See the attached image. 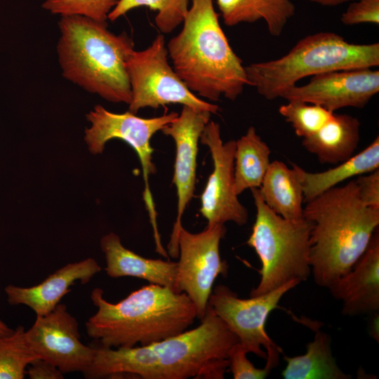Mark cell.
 <instances>
[{
	"instance_id": "277c9868",
	"label": "cell",
	"mask_w": 379,
	"mask_h": 379,
	"mask_svg": "<svg viewBox=\"0 0 379 379\" xmlns=\"http://www.w3.org/2000/svg\"><path fill=\"white\" fill-rule=\"evenodd\" d=\"M58 27L56 51L62 77L107 101L128 105L126 62L134 50L132 39L112 32L107 22L79 15L62 16Z\"/></svg>"
},
{
	"instance_id": "9c48e42d",
	"label": "cell",
	"mask_w": 379,
	"mask_h": 379,
	"mask_svg": "<svg viewBox=\"0 0 379 379\" xmlns=\"http://www.w3.org/2000/svg\"><path fill=\"white\" fill-rule=\"evenodd\" d=\"M300 284L292 281L268 293L244 299L228 286H216L208 299V305L238 338L249 352L266 359L274 368L279 364L281 349L270 338L265 324L270 312L279 307L282 297Z\"/></svg>"
},
{
	"instance_id": "d6986e66",
	"label": "cell",
	"mask_w": 379,
	"mask_h": 379,
	"mask_svg": "<svg viewBox=\"0 0 379 379\" xmlns=\"http://www.w3.org/2000/svg\"><path fill=\"white\" fill-rule=\"evenodd\" d=\"M293 167L300 180L304 202H308L346 180L378 169L379 137L359 153L325 171L308 172L296 164Z\"/></svg>"
},
{
	"instance_id": "30bf717a",
	"label": "cell",
	"mask_w": 379,
	"mask_h": 379,
	"mask_svg": "<svg viewBox=\"0 0 379 379\" xmlns=\"http://www.w3.org/2000/svg\"><path fill=\"white\" fill-rule=\"evenodd\" d=\"M226 231L224 224L207 225L199 233L183 227L179 231V261L172 289L190 298L200 319L206 313L215 279L227 275L228 265L220 254V243Z\"/></svg>"
},
{
	"instance_id": "f1b7e54d",
	"label": "cell",
	"mask_w": 379,
	"mask_h": 379,
	"mask_svg": "<svg viewBox=\"0 0 379 379\" xmlns=\"http://www.w3.org/2000/svg\"><path fill=\"white\" fill-rule=\"evenodd\" d=\"M340 21L346 25L379 24V0H354L342 13Z\"/></svg>"
},
{
	"instance_id": "484cf974",
	"label": "cell",
	"mask_w": 379,
	"mask_h": 379,
	"mask_svg": "<svg viewBox=\"0 0 379 379\" xmlns=\"http://www.w3.org/2000/svg\"><path fill=\"white\" fill-rule=\"evenodd\" d=\"M279 112L302 139L316 133L334 114L319 105L297 100L280 106Z\"/></svg>"
},
{
	"instance_id": "2e32d148",
	"label": "cell",
	"mask_w": 379,
	"mask_h": 379,
	"mask_svg": "<svg viewBox=\"0 0 379 379\" xmlns=\"http://www.w3.org/2000/svg\"><path fill=\"white\" fill-rule=\"evenodd\" d=\"M101 267L92 258L68 263L49 274L39 284L30 287L8 285L4 291L8 304L24 305L31 308L36 316L45 315L60 303L62 298L71 291L70 288L79 281L84 284L98 272Z\"/></svg>"
},
{
	"instance_id": "f546056e",
	"label": "cell",
	"mask_w": 379,
	"mask_h": 379,
	"mask_svg": "<svg viewBox=\"0 0 379 379\" xmlns=\"http://www.w3.org/2000/svg\"><path fill=\"white\" fill-rule=\"evenodd\" d=\"M359 199L366 206L379 208V168L356 180Z\"/></svg>"
},
{
	"instance_id": "e0dca14e",
	"label": "cell",
	"mask_w": 379,
	"mask_h": 379,
	"mask_svg": "<svg viewBox=\"0 0 379 379\" xmlns=\"http://www.w3.org/2000/svg\"><path fill=\"white\" fill-rule=\"evenodd\" d=\"M100 244L106 261L105 270L109 277H136L150 284L173 288L178 262L140 256L126 248L114 232L103 235Z\"/></svg>"
},
{
	"instance_id": "1f68e13d",
	"label": "cell",
	"mask_w": 379,
	"mask_h": 379,
	"mask_svg": "<svg viewBox=\"0 0 379 379\" xmlns=\"http://www.w3.org/2000/svg\"><path fill=\"white\" fill-rule=\"evenodd\" d=\"M312 2L324 6H338L346 2L352 1L354 0H308Z\"/></svg>"
},
{
	"instance_id": "8992f818",
	"label": "cell",
	"mask_w": 379,
	"mask_h": 379,
	"mask_svg": "<svg viewBox=\"0 0 379 379\" xmlns=\"http://www.w3.org/2000/svg\"><path fill=\"white\" fill-rule=\"evenodd\" d=\"M251 192L256 216L246 244L255 250L262 267L260 282L250 296L268 293L292 281H306L311 274L312 222L305 218H283L265 204L258 188Z\"/></svg>"
},
{
	"instance_id": "603a6c76",
	"label": "cell",
	"mask_w": 379,
	"mask_h": 379,
	"mask_svg": "<svg viewBox=\"0 0 379 379\" xmlns=\"http://www.w3.org/2000/svg\"><path fill=\"white\" fill-rule=\"evenodd\" d=\"M270 149L253 126L236 140L234 159V190L239 195L244 190L259 188L270 161Z\"/></svg>"
},
{
	"instance_id": "52a82bcc",
	"label": "cell",
	"mask_w": 379,
	"mask_h": 379,
	"mask_svg": "<svg viewBox=\"0 0 379 379\" xmlns=\"http://www.w3.org/2000/svg\"><path fill=\"white\" fill-rule=\"evenodd\" d=\"M178 117L171 112L153 117L142 118L129 111L118 114L108 111L100 105H95L86 114L90 125L84 132V141L89 152L93 154L102 153L107 142L113 139L126 142L137 153L142 166L145 188L143 199L148 211L153 230L155 245L161 244L157 221V211L149 187V178L156 173L152 161L150 141L152 136Z\"/></svg>"
},
{
	"instance_id": "cb8c5ba5",
	"label": "cell",
	"mask_w": 379,
	"mask_h": 379,
	"mask_svg": "<svg viewBox=\"0 0 379 379\" xmlns=\"http://www.w3.org/2000/svg\"><path fill=\"white\" fill-rule=\"evenodd\" d=\"M39 359L22 325L0 336V379L24 378L27 366Z\"/></svg>"
},
{
	"instance_id": "ffe728a7",
	"label": "cell",
	"mask_w": 379,
	"mask_h": 379,
	"mask_svg": "<svg viewBox=\"0 0 379 379\" xmlns=\"http://www.w3.org/2000/svg\"><path fill=\"white\" fill-rule=\"evenodd\" d=\"M258 190L265 204L276 214L290 220L304 218L302 189L293 167L272 161Z\"/></svg>"
},
{
	"instance_id": "83f0119b",
	"label": "cell",
	"mask_w": 379,
	"mask_h": 379,
	"mask_svg": "<svg viewBox=\"0 0 379 379\" xmlns=\"http://www.w3.org/2000/svg\"><path fill=\"white\" fill-rule=\"evenodd\" d=\"M248 350L239 342L231 349L228 360L229 370L234 379H264L271 372V369L265 366L258 368L246 357Z\"/></svg>"
},
{
	"instance_id": "8fae6325",
	"label": "cell",
	"mask_w": 379,
	"mask_h": 379,
	"mask_svg": "<svg viewBox=\"0 0 379 379\" xmlns=\"http://www.w3.org/2000/svg\"><path fill=\"white\" fill-rule=\"evenodd\" d=\"M200 142L211 152L213 170L201 196L200 213L207 225L234 222L247 223L248 213L234 190V159L236 140L223 142L220 125L209 121L200 137Z\"/></svg>"
},
{
	"instance_id": "ac0fdd59",
	"label": "cell",
	"mask_w": 379,
	"mask_h": 379,
	"mask_svg": "<svg viewBox=\"0 0 379 379\" xmlns=\"http://www.w3.org/2000/svg\"><path fill=\"white\" fill-rule=\"evenodd\" d=\"M360 140V122L349 114H333L316 133L303 138L302 145L321 164H338L352 157Z\"/></svg>"
},
{
	"instance_id": "4fadbf2b",
	"label": "cell",
	"mask_w": 379,
	"mask_h": 379,
	"mask_svg": "<svg viewBox=\"0 0 379 379\" xmlns=\"http://www.w3.org/2000/svg\"><path fill=\"white\" fill-rule=\"evenodd\" d=\"M211 114L208 111L182 105L178 117L161 131L173 139L176 149L172 181L177 190L178 211L167 252L173 258L179 255L178 235L182 227L181 220L195 187L198 142L210 121Z\"/></svg>"
},
{
	"instance_id": "7a4b0ae2",
	"label": "cell",
	"mask_w": 379,
	"mask_h": 379,
	"mask_svg": "<svg viewBox=\"0 0 379 379\" xmlns=\"http://www.w3.org/2000/svg\"><path fill=\"white\" fill-rule=\"evenodd\" d=\"M180 32L166 45L173 68L199 96L235 100L249 85L245 66L232 49L213 0H190Z\"/></svg>"
},
{
	"instance_id": "5b68a950",
	"label": "cell",
	"mask_w": 379,
	"mask_h": 379,
	"mask_svg": "<svg viewBox=\"0 0 379 379\" xmlns=\"http://www.w3.org/2000/svg\"><path fill=\"white\" fill-rule=\"evenodd\" d=\"M379 65V43L357 44L331 32H319L299 40L284 56L245 66L250 86L265 99L281 98L309 76Z\"/></svg>"
},
{
	"instance_id": "4316f807",
	"label": "cell",
	"mask_w": 379,
	"mask_h": 379,
	"mask_svg": "<svg viewBox=\"0 0 379 379\" xmlns=\"http://www.w3.org/2000/svg\"><path fill=\"white\" fill-rule=\"evenodd\" d=\"M119 0H46L42 8L55 15H79L107 22Z\"/></svg>"
},
{
	"instance_id": "9a60e30c",
	"label": "cell",
	"mask_w": 379,
	"mask_h": 379,
	"mask_svg": "<svg viewBox=\"0 0 379 379\" xmlns=\"http://www.w3.org/2000/svg\"><path fill=\"white\" fill-rule=\"evenodd\" d=\"M343 302V315L373 314L379 310V232L372 235L365 251L345 275L328 288Z\"/></svg>"
},
{
	"instance_id": "7402d4cb",
	"label": "cell",
	"mask_w": 379,
	"mask_h": 379,
	"mask_svg": "<svg viewBox=\"0 0 379 379\" xmlns=\"http://www.w3.org/2000/svg\"><path fill=\"white\" fill-rule=\"evenodd\" d=\"M285 379H349L338 366L331 352V337L317 330L314 340L307 345L306 353L295 357L284 355Z\"/></svg>"
},
{
	"instance_id": "ba28073f",
	"label": "cell",
	"mask_w": 379,
	"mask_h": 379,
	"mask_svg": "<svg viewBox=\"0 0 379 379\" xmlns=\"http://www.w3.org/2000/svg\"><path fill=\"white\" fill-rule=\"evenodd\" d=\"M131 98L128 111L136 114L145 107L157 109L180 104L216 114L220 108L199 98L179 78L168 61V51L162 34L142 51L133 50L126 62Z\"/></svg>"
},
{
	"instance_id": "4dcf8cb0",
	"label": "cell",
	"mask_w": 379,
	"mask_h": 379,
	"mask_svg": "<svg viewBox=\"0 0 379 379\" xmlns=\"http://www.w3.org/2000/svg\"><path fill=\"white\" fill-rule=\"evenodd\" d=\"M26 373L30 379H62L63 373L53 364L39 359L30 364Z\"/></svg>"
},
{
	"instance_id": "d6a6232c",
	"label": "cell",
	"mask_w": 379,
	"mask_h": 379,
	"mask_svg": "<svg viewBox=\"0 0 379 379\" xmlns=\"http://www.w3.org/2000/svg\"><path fill=\"white\" fill-rule=\"evenodd\" d=\"M13 329L11 328L1 318H0V336L10 334Z\"/></svg>"
},
{
	"instance_id": "7c38bea8",
	"label": "cell",
	"mask_w": 379,
	"mask_h": 379,
	"mask_svg": "<svg viewBox=\"0 0 379 379\" xmlns=\"http://www.w3.org/2000/svg\"><path fill=\"white\" fill-rule=\"evenodd\" d=\"M26 333L39 359L63 373H84L92 361L93 347L81 342L78 321L64 304L59 303L45 315L36 316Z\"/></svg>"
},
{
	"instance_id": "5bb4252c",
	"label": "cell",
	"mask_w": 379,
	"mask_h": 379,
	"mask_svg": "<svg viewBox=\"0 0 379 379\" xmlns=\"http://www.w3.org/2000/svg\"><path fill=\"white\" fill-rule=\"evenodd\" d=\"M379 92V71L371 68L333 71L314 75L310 82L294 86L281 96L335 111L347 107L362 108Z\"/></svg>"
},
{
	"instance_id": "d4e9b609",
	"label": "cell",
	"mask_w": 379,
	"mask_h": 379,
	"mask_svg": "<svg viewBox=\"0 0 379 379\" xmlns=\"http://www.w3.org/2000/svg\"><path fill=\"white\" fill-rule=\"evenodd\" d=\"M190 0H119L111 11L108 20L114 21L132 9L147 6L157 11L154 21L158 29L165 34L172 32L182 23L188 11Z\"/></svg>"
},
{
	"instance_id": "3957f363",
	"label": "cell",
	"mask_w": 379,
	"mask_h": 379,
	"mask_svg": "<svg viewBox=\"0 0 379 379\" xmlns=\"http://www.w3.org/2000/svg\"><path fill=\"white\" fill-rule=\"evenodd\" d=\"M96 312L86 322L88 336L107 347L149 345L178 335L191 326L197 312L185 293L149 284L118 302L95 288L91 294Z\"/></svg>"
},
{
	"instance_id": "44dd1931",
	"label": "cell",
	"mask_w": 379,
	"mask_h": 379,
	"mask_svg": "<svg viewBox=\"0 0 379 379\" xmlns=\"http://www.w3.org/2000/svg\"><path fill=\"white\" fill-rule=\"evenodd\" d=\"M224 23L229 27L242 22L265 21L269 33L279 36L295 14L291 0H215Z\"/></svg>"
},
{
	"instance_id": "6da1fadb",
	"label": "cell",
	"mask_w": 379,
	"mask_h": 379,
	"mask_svg": "<svg viewBox=\"0 0 379 379\" xmlns=\"http://www.w3.org/2000/svg\"><path fill=\"white\" fill-rule=\"evenodd\" d=\"M312 222L310 263L314 282L328 288L347 274L368 246L379 225V208L364 205L355 180L306 202Z\"/></svg>"
}]
</instances>
